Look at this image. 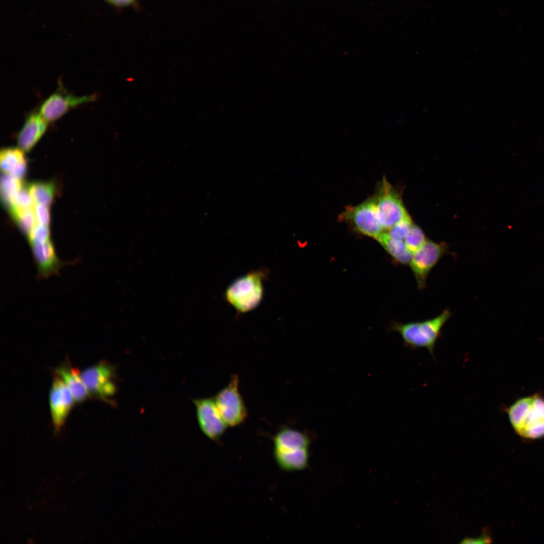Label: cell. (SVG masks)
Here are the masks:
<instances>
[{
	"instance_id": "6da1fadb",
	"label": "cell",
	"mask_w": 544,
	"mask_h": 544,
	"mask_svg": "<svg viewBox=\"0 0 544 544\" xmlns=\"http://www.w3.org/2000/svg\"><path fill=\"white\" fill-rule=\"evenodd\" d=\"M510 423L520 436L536 439L544 436V399L535 395L521 398L508 409Z\"/></svg>"
},
{
	"instance_id": "7a4b0ae2",
	"label": "cell",
	"mask_w": 544,
	"mask_h": 544,
	"mask_svg": "<svg viewBox=\"0 0 544 544\" xmlns=\"http://www.w3.org/2000/svg\"><path fill=\"white\" fill-rule=\"evenodd\" d=\"M451 315V312L445 309L438 316L425 321L396 324L394 330L399 333L407 347L413 350L426 348L434 358L436 342Z\"/></svg>"
},
{
	"instance_id": "3957f363",
	"label": "cell",
	"mask_w": 544,
	"mask_h": 544,
	"mask_svg": "<svg viewBox=\"0 0 544 544\" xmlns=\"http://www.w3.org/2000/svg\"><path fill=\"white\" fill-rule=\"evenodd\" d=\"M267 275L266 269L253 270L237 279L227 288L226 301L239 313L255 309L261 302L263 281Z\"/></svg>"
},
{
	"instance_id": "277c9868",
	"label": "cell",
	"mask_w": 544,
	"mask_h": 544,
	"mask_svg": "<svg viewBox=\"0 0 544 544\" xmlns=\"http://www.w3.org/2000/svg\"><path fill=\"white\" fill-rule=\"evenodd\" d=\"M218 410L227 426L234 427L246 420L247 410L239 390L237 375L231 376L228 384L215 396Z\"/></svg>"
},
{
	"instance_id": "5b68a950",
	"label": "cell",
	"mask_w": 544,
	"mask_h": 544,
	"mask_svg": "<svg viewBox=\"0 0 544 544\" xmlns=\"http://www.w3.org/2000/svg\"><path fill=\"white\" fill-rule=\"evenodd\" d=\"M374 199L378 219L384 230H388L409 215L399 193L385 178L380 183Z\"/></svg>"
},
{
	"instance_id": "8992f818",
	"label": "cell",
	"mask_w": 544,
	"mask_h": 544,
	"mask_svg": "<svg viewBox=\"0 0 544 544\" xmlns=\"http://www.w3.org/2000/svg\"><path fill=\"white\" fill-rule=\"evenodd\" d=\"M81 375L91 395L106 401L116 392L114 369L108 363L101 362L88 367Z\"/></svg>"
},
{
	"instance_id": "52a82bcc",
	"label": "cell",
	"mask_w": 544,
	"mask_h": 544,
	"mask_svg": "<svg viewBox=\"0 0 544 544\" xmlns=\"http://www.w3.org/2000/svg\"><path fill=\"white\" fill-rule=\"evenodd\" d=\"M447 251L446 243L427 240L419 249L413 253L410 264L419 289L426 287L430 271Z\"/></svg>"
},
{
	"instance_id": "ba28073f",
	"label": "cell",
	"mask_w": 544,
	"mask_h": 544,
	"mask_svg": "<svg viewBox=\"0 0 544 544\" xmlns=\"http://www.w3.org/2000/svg\"><path fill=\"white\" fill-rule=\"evenodd\" d=\"M341 218L359 232L375 239L384 232L378 219L373 198L356 207H348Z\"/></svg>"
},
{
	"instance_id": "9c48e42d",
	"label": "cell",
	"mask_w": 544,
	"mask_h": 544,
	"mask_svg": "<svg viewBox=\"0 0 544 544\" xmlns=\"http://www.w3.org/2000/svg\"><path fill=\"white\" fill-rule=\"evenodd\" d=\"M94 95L77 96L61 86L42 104L39 113L48 122H53L77 106L95 100Z\"/></svg>"
},
{
	"instance_id": "30bf717a",
	"label": "cell",
	"mask_w": 544,
	"mask_h": 544,
	"mask_svg": "<svg viewBox=\"0 0 544 544\" xmlns=\"http://www.w3.org/2000/svg\"><path fill=\"white\" fill-rule=\"evenodd\" d=\"M49 400L52 424L55 432H59L73 408L75 400L66 385L56 374L50 389Z\"/></svg>"
},
{
	"instance_id": "8fae6325",
	"label": "cell",
	"mask_w": 544,
	"mask_h": 544,
	"mask_svg": "<svg viewBox=\"0 0 544 544\" xmlns=\"http://www.w3.org/2000/svg\"><path fill=\"white\" fill-rule=\"evenodd\" d=\"M198 425L203 434L216 441L223 435L228 427L222 419L214 399L205 398L193 400Z\"/></svg>"
},
{
	"instance_id": "7c38bea8",
	"label": "cell",
	"mask_w": 544,
	"mask_h": 544,
	"mask_svg": "<svg viewBox=\"0 0 544 544\" xmlns=\"http://www.w3.org/2000/svg\"><path fill=\"white\" fill-rule=\"evenodd\" d=\"M31 247L40 278H48L59 271L62 262L57 256L51 240Z\"/></svg>"
},
{
	"instance_id": "4fadbf2b",
	"label": "cell",
	"mask_w": 544,
	"mask_h": 544,
	"mask_svg": "<svg viewBox=\"0 0 544 544\" xmlns=\"http://www.w3.org/2000/svg\"><path fill=\"white\" fill-rule=\"evenodd\" d=\"M47 123L39 112L30 114L17 135L19 148L25 152L31 150L44 134Z\"/></svg>"
},
{
	"instance_id": "5bb4252c",
	"label": "cell",
	"mask_w": 544,
	"mask_h": 544,
	"mask_svg": "<svg viewBox=\"0 0 544 544\" xmlns=\"http://www.w3.org/2000/svg\"><path fill=\"white\" fill-rule=\"evenodd\" d=\"M72 394L75 401L81 402L91 396L77 368L72 366L69 361L62 364L55 370Z\"/></svg>"
},
{
	"instance_id": "9a60e30c",
	"label": "cell",
	"mask_w": 544,
	"mask_h": 544,
	"mask_svg": "<svg viewBox=\"0 0 544 544\" xmlns=\"http://www.w3.org/2000/svg\"><path fill=\"white\" fill-rule=\"evenodd\" d=\"M0 162L1 170L8 174L22 179L27 170V162L20 148H7L1 151Z\"/></svg>"
},
{
	"instance_id": "2e32d148",
	"label": "cell",
	"mask_w": 544,
	"mask_h": 544,
	"mask_svg": "<svg viewBox=\"0 0 544 544\" xmlns=\"http://www.w3.org/2000/svg\"><path fill=\"white\" fill-rule=\"evenodd\" d=\"M274 456L280 467L286 471L304 469L308 463V448L274 449Z\"/></svg>"
},
{
	"instance_id": "e0dca14e",
	"label": "cell",
	"mask_w": 544,
	"mask_h": 544,
	"mask_svg": "<svg viewBox=\"0 0 544 544\" xmlns=\"http://www.w3.org/2000/svg\"><path fill=\"white\" fill-rule=\"evenodd\" d=\"M309 443L305 434L288 427L281 429L274 437V449L277 450L308 448Z\"/></svg>"
},
{
	"instance_id": "ac0fdd59",
	"label": "cell",
	"mask_w": 544,
	"mask_h": 544,
	"mask_svg": "<svg viewBox=\"0 0 544 544\" xmlns=\"http://www.w3.org/2000/svg\"><path fill=\"white\" fill-rule=\"evenodd\" d=\"M376 239L397 262L410 264L413 253L403 240L391 238L384 232Z\"/></svg>"
},
{
	"instance_id": "d6986e66",
	"label": "cell",
	"mask_w": 544,
	"mask_h": 544,
	"mask_svg": "<svg viewBox=\"0 0 544 544\" xmlns=\"http://www.w3.org/2000/svg\"><path fill=\"white\" fill-rule=\"evenodd\" d=\"M23 185L21 179L4 173L1 176V198L10 213L14 208L17 194Z\"/></svg>"
},
{
	"instance_id": "ffe728a7",
	"label": "cell",
	"mask_w": 544,
	"mask_h": 544,
	"mask_svg": "<svg viewBox=\"0 0 544 544\" xmlns=\"http://www.w3.org/2000/svg\"><path fill=\"white\" fill-rule=\"evenodd\" d=\"M29 191L34 204L50 206L55 193V187L52 182H37L29 186Z\"/></svg>"
},
{
	"instance_id": "44dd1931",
	"label": "cell",
	"mask_w": 544,
	"mask_h": 544,
	"mask_svg": "<svg viewBox=\"0 0 544 544\" xmlns=\"http://www.w3.org/2000/svg\"><path fill=\"white\" fill-rule=\"evenodd\" d=\"M33 203H34L31 196L29 187H27L23 184L17 194L15 207L11 214L15 219L19 214L34 209Z\"/></svg>"
},
{
	"instance_id": "7402d4cb",
	"label": "cell",
	"mask_w": 544,
	"mask_h": 544,
	"mask_svg": "<svg viewBox=\"0 0 544 544\" xmlns=\"http://www.w3.org/2000/svg\"><path fill=\"white\" fill-rule=\"evenodd\" d=\"M427 240L423 230L414 224L404 239V242L409 250L413 253L419 249Z\"/></svg>"
},
{
	"instance_id": "603a6c76",
	"label": "cell",
	"mask_w": 544,
	"mask_h": 544,
	"mask_svg": "<svg viewBox=\"0 0 544 544\" xmlns=\"http://www.w3.org/2000/svg\"><path fill=\"white\" fill-rule=\"evenodd\" d=\"M27 237L30 246L46 242L50 240L48 226L36 224Z\"/></svg>"
},
{
	"instance_id": "cb8c5ba5",
	"label": "cell",
	"mask_w": 544,
	"mask_h": 544,
	"mask_svg": "<svg viewBox=\"0 0 544 544\" xmlns=\"http://www.w3.org/2000/svg\"><path fill=\"white\" fill-rule=\"evenodd\" d=\"M414 223L409 215L394 225L388 231V234L393 238L403 240L412 228Z\"/></svg>"
},
{
	"instance_id": "d4e9b609",
	"label": "cell",
	"mask_w": 544,
	"mask_h": 544,
	"mask_svg": "<svg viewBox=\"0 0 544 544\" xmlns=\"http://www.w3.org/2000/svg\"><path fill=\"white\" fill-rule=\"evenodd\" d=\"M21 231L27 236L37 222L34 209L23 212L15 219Z\"/></svg>"
},
{
	"instance_id": "484cf974",
	"label": "cell",
	"mask_w": 544,
	"mask_h": 544,
	"mask_svg": "<svg viewBox=\"0 0 544 544\" xmlns=\"http://www.w3.org/2000/svg\"><path fill=\"white\" fill-rule=\"evenodd\" d=\"M34 211L38 224L49 225L50 216L48 207L43 205L34 204Z\"/></svg>"
},
{
	"instance_id": "4316f807",
	"label": "cell",
	"mask_w": 544,
	"mask_h": 544,
	"mask_svg": "<svg viewBox=\"0 0 544 544\" xmlns=\"http://www.w3.org/2000/svg\"><path fill=\"white\" fill-rule=\"evenodd\" d=\"M481 535V536L477 538H466L464 539L461 543H490L491 542V538L485 532Z\"/></svg>"
},
{
	"instance_id": "83f0119b",
	"label": "cell",
	"mask_w": 544,
	"mask_h": 544,
	"mask_svg": "<svg viewBox=\"0 0 544 544\" xmlns=\"http://www.w3.org/2000/svg\"><path fill=\"white\" fill-rule=\"evenodd\" d=\"M108 1L111 2L113 3L116 4H122L123 3H125V2H129L130 0H108Z\"/></svg>"
}]
</instances>
